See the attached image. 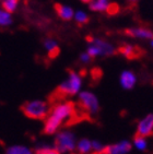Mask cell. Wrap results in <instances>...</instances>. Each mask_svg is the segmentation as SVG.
<instances>
[{"mask_svg":"<svg viewBox=\"0 0 153 154\" xmlns=\"http://www.w3.org/2000/svg\"><path fill=\"white\" fill-rule=\"evenodd\" d=\"M81 1H82V2H89V3H90V1H91V0H81Z\"/></svg>","mask_w":153,"mask_h":154,"instance_id":"484cf974","label":"cell"},{"mask_svg":"<svg viewBox=\"0 0 153 154\" xmlns=\"http://www.w3.org/2000/svg\"><path fill=\"white\" fill-rule=\"evenodd\" d=\"M88 118L72 102H57L50 108L44 125V132L46 134H56L59 128L66 125L70 126L74 122H79L82 119Z\"/></svg>","mask_w":153,"mask_h":154,"instance_id":"6da1fadb","label":"cell"},{"mask_svg":"<svg viewBox=\"0 0 153 154\" xmlns=\"http://www.w3.org/2000/svg\"><path fill=\"white\" fill-rule=\"evenodd\" d=\"M101 154H109V153H107V152H103V153H101Z\"/></svg>","mask_w":153,"mask_h":154,"instance_id":"4316f807","label":"cell"},{"mask_svg":"<svg viewBox=\"0 0 153 154\" xmlns=\"http://www.w3.org/2000/svg\"><path fill=\"white\" fill-rule=\"evenodd\" d=\"M76 149L80 154H89L92 152V141L88 139H81L76 143Z\"/></svg>","mask_w":153,"mask_h":154,"instance_id":"9a60e30c","label":"cell"},{"mask_svg":"<svg viewBox=\"0 0 153 154\" xmlns=\"http://www.w3.org/2000/svg\"><path fill=\"white\" fill-rule=\"evenodd\" d=\"M128 1H129L130 3H135V2H137L138 0H128Z\"/></svg>","mask_w":153,"mask_h":154,"instance_id":"d4e9b609","label":"cell"},{"mask_svg":"<svg viewBox=\"0 0 153 154\" xmlns=\"http://www.w3.org/2000/svg\"><path fill=\"white\" fill-rule=\"evenodd\" d=\"M19 5V0H2L1 2V6H2L3 10H6L7 12L12 13L14 12L18 8Z\"/></svg>","mask_w":153,"mask_h":154,"instance_id":"ac0fdd59","label":"cell"},{"mask_svg":"<svg viewBox=\"0 0 153 154\" xmlns=\"http://www.w3.org/2000/svg\"><path fill=\"white\" fill-rule=\"evenodd\" d=\"M137 134L142 137H150L153 134V114H148L139 120L137 125Z\"/></svg>","mask_w":153,"mask_h":154,"instance_id":"52a82bcc","label":"cell"},{"mask_svg":"<svg viewBox=\"0 0 153 154\" xmlns=\"http://www.w3.org/2000/svg\"><path fill=\"white\" fill-rule=\"evenodd\" d=\"M88 41L90 43V45H89L86 53L92 58H95V57H108L116 53L115 46L107 41H104L102 38H92V37H88Z\"/></svg>","mask_w":153,"mask_h":154,"instance_id":"3957f363","label":"cell"},{"mask_svg":"<svg viewBox=\"0 0 153 154\" xmlns=\"http://www.w3.org/2000/svg\"><path fill=\"white\" fill-rule=\"evenodd\" d=\"M44 46L46 48V51H48V55H49L50 58H56L59 55V47L58 45H57L56 41H54L52 38L45 39Z\"/></svg>","mask_w":153,"mask_h":154,"instance_id":"5bb4252c","label":"cell"},{"mask_svg":"<svg viewBox=\"0 0 153 154\" xmlns=\"http://www.w3.org/2000/svg\"><path fill=\"white\" fill-rule=\"evenodd\" d=\"M131 149H133V144L127 140H123V141L106 146L105 152L109 154H128Z\"/></svg>","mask_w":153,"mask_h":154,"instance_id":"9c48e42d","label":"cell"},{"mask_svg":"<svg viewBox=\"0 0 153 154\" xmlns=\"http://www.w3.org/2000/svg\"><path fill=\"white\" fill-rule=\"evenodd\" d=\"M22 112L31 119H46L49 114V106L46 102L35 100L24 104L22 106Z\"/></svg>","mask_w":153,"mask_h":154,"instance_id":"277c9868","label":"cell"},{"mask_svg":"<svg viewBox=\"0 0 153 154\" xmlns=\"http://www.w3.org/2000/svg\"><path fill=\"white\" fill-rule=\"evenodd\" d=\"M106 146L98 141H92V152L94 154H101L105 152Z\"/></svg>","mask_w":153,"mask_h":154,"instance_id":"44dd1931","label":"cell"},{"mask_svg":"<svg viewBox=\"0 0 153 154\" xmlns=\"http://www.w3.org/2000/svg\"><path fill=\"white\" fill-rule=\"evenodd\" d=\"M119 82H120V85L123 86V89L131 90L137 84V75H136L135 72L130 71V70H125V71L121 72Z\"/></svg>","mask_w":153,"mask_h":154,"instance_id":"30bf717a","label":"cell"},{"mask_svg":"<svg viewBox=\"0 0 153 154\" xmlns=\"http://www.w3.org/2000/svg\"><path fill=\"white\" fill-rule=\"evenodd\" d=\"M55 10H56L59 18L62 19V20H65V21L71 20V19H73V17H74L73 10L68 6H64V5H59V3H57V5H55Z\"/></svg>","mask_w":153,"mask_h":154,"instance_id":"4fadbf2b","label":"cell"},{"mask_svg":"<svg viewBox=\"0 0 153 154\" xmlns=\"http://www.w3.org/2000/svg\"><path fill=\"white\" fill-rule=\"evenodd\" d=\"M12 23L11 13L7 12L6 10L0 9V26H9Z\"/></svg>","mask_w":153,"mask_h":154,"instance_id":"d6986e66","label":"cell"},{"mask_svg":"<svg viewBox=\"0 0 153 154\" xmlns=\"http://www.w3.org/2000/svg\"><path fill=\"white\" fill-rule=\"evenodd\" d=\"M74 20L78 24L80 25H83V24H86L89 22V17L86 15V13H84L83 11H78L74 13Z\"/></svg>","mask_w":153,"mask_h":154,"instance_id":"ffe728a7","label":"cell"},{"mask_svg":"<svg viewBox=\"0 0 153 154\" xmlns=\"http://www.w3.org/2000/svg\"><path fill=\"white\" fill-rule=\"evenodd\" d=\"M113 7V3L109 0H91L90 8L95 12H107L109 13Z\"/></svg>","mask_w":153,"mask_h":154,"instance_id":"8fae6325","label":"cell"},{"mask_svg":"<svg viewBox=\"0 0 153 154\" xmlns=\"http://www.w3.org/2000/svg\"><path fill=\"white\" fill-rule=\"evenodd\" d=\"M78 107L83 114H86L89 117L90 115H96L98 113L100 103L94 93L84 91V92H80L79 94Z\"/></svg>","mask_w":153,"mask_h":154,"instance_id":"5b68a950","label":"cell"},{"mask_svg":"<svg viewBox=\"0 0 153 154\" xmlns=\"http://www.w3.org/2000/svg\"><path fill=\"white\" fill-rule=\"evenodd\" d=\"M6 154H34L31 149L24 145H12L7 149Z\"/></svg>","mask_w":153,"mask_h":154,"instance_id":"2e32d148","label":"cell"},{"mask_svg":"<svg viewBox=\"0 0 153 154\" xmlns=\"http://www.w3.org/2000/svg\"><path fill=\"white\" fill-rule=\"evenodd\" d=\"M76 148V137L71 131H60L55 140V149L60 154L71 153Z\"/></svg>","mask_w":153,"mask_h":154,"instance_id":"8992f818","label":"cell"},{"mask_svg":"<svg viewBox=\"0 0 153 154\" xmlns=\"http://www.w3.org/2000/svg\"><path fill=\"white\" fill-rule=\"evenodd\" d=\"M68 154H76V153H72V152H71V153H68Z\"/></svg>","mask_w":153,"mask_h":154,"instance_id":"83f0119b","label":"cell"},{"mask_svg":"<svg viewBox=\"0 0 153 154\" xmlns=\"http://www.w3.org/2000/svg\"><path fill=\"white\" fill-rule=\"evenodd\" d=\"M91 58H92V57L90 56L88 53H83V54H81V56H80V59H81V61L84 62V63H86V62H90Z\"/></svg>","mask_w":153,"mask_h":154,"instance_id":"603a6c76","label":"cell"},{"mask_svg":"<svg viewBox=\"0 0 153 154\" xmlns=\"http://www.w3.org/2000/svg\"><path fill=\"white\" fill-rule=\"evenodd\" d=\"M119 53L123 55L124 57L128 58V59H133L140 55V49L137 46L131 44H125L119 48Z\"/></svg>","mask_w":153,"mask_h":154,"instance_id":"7c38bea8","label":"cell"},{"mask_svg":"<svg viewBox=\"0 0 153 154\" xmlns=\"http://www.w3.org/2000/svg\"><path fill=\"white\" fill-rule=\"evenodd\" d=\"M127 35L133 37V38L137 39H143V41H150L153 38V33L150 29L144 26H137V27H131L126 31Z\"/></svg>","mask_w":153,"mask_h":154,"instance_id":"ba28073f","label":"cell"},{"mask_svg":"<svg viewBox=\"0 0 153 154\" xmlns=\"http://www.w3.org/2000/svg\"><path fill=\"white\" fill-rule=\"evenodd\" d=\"M82 86V78L79 73H76L73 70L69 71V77L66 81L59 85L56 92L53 95V102H60V100L68 95H76L80 92Z\"/></svg>","mask_w":153,"mask_h":154,"instance_id":"7a4b0ae2","label":"cell"},{"mask_svg":"<svg viewBox=\"0 0 153 154\" xmlns=\"http://www.w3.org/2000/svg\"><path fill=\"white\" fill-rule=\"evenodd\" d=\"M133 148L137 149L138 151H145L148 149V140L145 137H142V136H138L137 134V137L135 138V140H133Z\"/></svg>","mask_w":153,"mask_h":154,"instance_id":"e0dca14e","label":"cell"},{"mask_svg":"<svg viewBox=\"0 0 153 154\" xmlns=\"http://www.w3.org/2000/svg\"><path fill=\"white\" fill-rule=\"evenodd\" d=\"M35 154H60L56 149L53 148H39L36 150Z\"/></svg>","mask_w":153,"mask_h":154,"instance_id":"7402d4cb","label":"cell"},{"mask_svg":"<svg viewBox=\"0 0 153 154\" xmlns=\"http://www.w3.org/2000/svg\"><path fill=\"white\" fill-rule=\"evenodd\" d=\"M149 42H150V46H151V47L153 48V38H151V39H150V41H149Z\"/></svg>","mask_w":153,"mask_h":154,"instance_id":"cb8c5ba5","label":"cell"}]
</instances>
